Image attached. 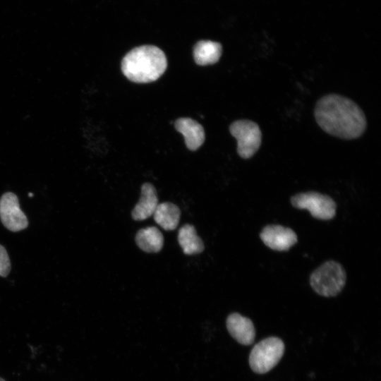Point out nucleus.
Segmentation results:
<instances>
[{
    "label": "nucleus",
    "instance_id": "1",
    "mask_svg": "<svg viewBox=\"0 0 381 381\" xmlns=\"http://www.w3.org/2000/svg\"><path fill=\"white\" fill-rule=\"evenodd\" d=\"M315 118L328 134L341 139L360 137L367 126L362 109L350 99L335 94L321 97L315 107Z\"/></svg>",
    "mask_w": 381,
    "mask_h": 381
},
{
    "label": "nucleus",
    "instance_id": "2",
    "mask_svg": "<svg viewBox=\"0 0 381 381\" xmlns=\"http://www.w3.org/2000/svg\"><path fill=\"white\" fill-rule=\"evenodd\" d=\"M167 67L162 50L153 45H143L128 52L121 61V71L130 80L146 83L157 80Z\"/></svg>",
    "mask_w": 381,
    "mask_h": 381
},
{
    "label": "nucleus",
    "instance_id": "3",
    "mask_svg": "<svg viewBox=\"0 0 381 381\" xmlns=\"http://www.w3.org/2000/svg\"><path fill=\"white\" fill-rule=\"evenodd\" d=\"M346 272L337 262L327 261L310 275V284L313 290L322 296L337 295L345 285Z\"/></svg>",
    "mask_w": 381,
    "mask_h": 381
},
{
    "label": "nucleus",
    "instance_id": "4",
    "mask_svg": "<svg viewBox=\"0 0 381 381\" xmlns=\"http://www.w3.org/2000/svg\"><path fill=\"white\" fill-rule=\"evenodd\" d=\"M284 344L278 337H271L258 342L250 351L249 364L253 372L264 374L272 370L280 361Z\"/></svg>",
    "mask_w": 381,
    "mask_h": 381
},
{
    "label": "nucleus",
    "instance_id": "5",
    "mask_svg": "<svg viewBox=\"0 0 381 381\" xmlns=\"http://www.w3.org/2000/svg\"><path fill=\"white\" fill-rule=\"evenodd\" d=\"M229 131L237 140V152L241 157L250 158L260 148L262 133L253 121L237 120L230 125Z\"/></svg>",
    "mask_w": 381,
    "mask_h": 381
},
{
    "label": "nucleus",
    "instance_id": "6",
    "mask_svg": "<svg viewBox=\"0 0 381 381\" xmlns=\"http://www.w3.org/2000/svg\"><path fill=\"white\" fill-rule=\"evenodd\" d=\"M292 205L298 209H306L319 219L329 220L336 213V203L328 195L310 191L298 193L291 198Z\"/></svg>",
    "mask_w": 381,
    "mask_h": 381
},
{
    "label": "nucleus",
    "instance_id": "7",
    "mask_svg": "<svg viewBox=\"0 0 381 381\" xmlns=\"http://www.w3.org/2000/svg\"><path fill=\"white\" fill-rule=\"evenodd\" d=\"M0 218L4 226L14 232L28 226L27 217L20 208L18 198L11 192L4 193L0 198Z\"/></svg>",
    "mask_w": 381,
    "mask_h": 381
},
{
    "label": "nucleus",
    "instance_id": "8",
    "mask_svg": "<svg viewBox=\"0 0 381 381\" xmlns=\"http://www.w3.org/2000/svg\"><path fill=\"white\" fill-rule=\"evenodd\" d=\"M262 242L270 248L284 251L297 242L296 233L290 228L281 225H267L260 234Z\"/></svg>",
    "mask_w": 381,
    "mask_h": 381
},
{
    "label": "nucleus",
    "instance_id": "9",
    "mask_svg": "<svg viewBox=\"0 0 381 381\" xmlns=\"http://www.w3.org/2000/svg\"><path fill=\"white\" fill-rule=\"evenodd\" d=\"M229 334L243 345L251 344L255 337V329L252 321L238 313L230 314L226 321Z\"/></svg>",
    "mask_w": 381,
    "mask_h": 381
},
{
    "label": "nucleus",
    "instance_id": "10",
    "mask_svg": "<svg viewBox=\"0 0 381 381\" xmlns=\"http://www.w3.org/2000/svg\"><path fill=\"white\" fill-rule=\"evenodd\" d=\"M174 126L183 135L186 145L190 150H198L204 143L205 131L196 121L190 118H179L176 120Z\"/></svg>",
    "mask_w": 381,
    "mask_h": 381
},
{
    "label": "nucleus",
    "instance_id": "11",
    "mask_svg": "<svg viewBox=\"0 0 381 381\" xmlns=\"http://www.w3.org/2000/svg\"><path fill=\"white\" fill-rule=\"evenodd\" d=\"M158 204L155 188L151 183H143L140 198L131 212L133 219L136 221L147 219L153 215Z\"/></svg>",
    "mask_w": 381,
    "mask_h": 381
},
{
    "label": "nucleus",
    "instance_id": "12",
    "mask_svg": "<svg viewBox=\"0 0 381 381\" xmlns=\"http://www.w3.org/2000/svg\"><path fill=\"white\" fill-rule=\"evenodd\" d=\"M222 53V45L219 42L210 40H200L193 48L194 60L200 66L217 63Z\"/></svg>",
    "mask_w": 381,
    "mask_h": 381
},
{
    "label": "nucleus",
    "instance_id": "13",
    "mask_svg": "<svg viewBox=\"0 0 381 381\" xmlns=\"http://www.w3.org/2000/svg\"><path fill=\"white\" fill-rule=\"evenodd\" d=\"M137 246L146 253H157L164 245V236L155 226L140 229L135 235Z\"/></svg>",
    "mask_w": 381,
    "mask_h": 381
},
{
    "label": "nucleus",
    "instance_id": "14",
    "mask_svg": "<svg viewBox=\"0 0 381 381\" xmlns=\"http://www.w3.org/2000/svg\"><path fill=\"white\" fill-rule=\"evenodd\" d=\"M180 209L174 203L166 202L158 204L154 214V220L163 229L174 230L179 222Z\"/></svg>",
    "mask_w": 381,
    "mask_h": 381
},
{
    "label": "nucleus",
    "instance_id": "15",
    "mask_svg": "<svg viewBox=\"0 0 381 381\" xmlns=\"http://www.w3.org/2000/svg\"><path fill=\"white\" fill-rule=\"evenodd\" d=\"M178 241L186 255H195L203 251L205 246L195 227L189 224L182 226L178 233Z\"/></svg>",
    "mask_w": 381,
    "mask_h": 381
},
{
    "label": "nucleus",
    "instance_id": "16",
    "mask_svg": "<svg viewBox=\"0 0 381 381\" xmlns=\"http://www.w3.org/2000/svg\"><path fill=\"white\" fill-rule=\"evenodd\" d=\"M11 271V262L5 248L0 244V276L6 277Z\"/></svg>",
    "mask_w": 381,
    "mask_h": 381
},
{
    "label": "nucleus",
    "instance_id": "17",
    "mask_svg": "<svg viewBox=\"0 0 381 381\" xmlns=\"http://www.w3.org/2000/svg\"><path fill=\"white\" fill-rule=\"evenodd\" d=\"M0 381H6V380H4L3 378L0 377Z\"/></svg>",
    "mask_w": 381,
    "mask_h": 381
}]
</instances>
